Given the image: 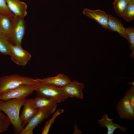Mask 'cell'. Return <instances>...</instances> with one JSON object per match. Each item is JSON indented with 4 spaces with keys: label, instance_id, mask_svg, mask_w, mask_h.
<instances>
[{
    "label": "cell",
    "instance_id": "15",
    "mask_svg": "<svg viewBox=\"0 0 134 134\" xmlns=\"http://www.w3.org/2000/svg\"><path fill=\"white\" fill-rule=\"evenodd\" d=\"M113 119L109 118L107 114H104L102 119L98 120L99 125L101 128L106 127L107 129V134H113L115 130L120 129L122 134H124L127 131L126 127L121 126L120 124L114 123L112 121Z\"/></svg>",
    "mask_w": 134,
    "mask_h": 134
},
{
    "label": "cell",
    "instance_id": "3",
    "mask_svg": "<svg viewBox=\"0 0 134 134\" xmlns=\"http://www.w3.org/2000/svg\"><path fill=\"white\" fill-rule=\"evenodd\" d=\"M35 91L36 97L53 99L57 101L59 103L64 101L68 98L61 87L49 84L39 83Z\"/></svg>",
    "mask_w": 134,
    "mask_h": 134
},
{
    "label": "cell",
    "instance_id": "22",
    "mask_svg": "<svg viewBox=\"0 0 134 134\" xmlns=\"http://www.w3.org/2000/svg\"><path fill=\"white\" fill-rule=\"evenodd\" d=\"M10 124L7 116L0 110V133L7 131Z\"/></svg>",
    "mask_w": 134,
    "mask_h": 134
},
{
    "label": "cell",
    "instance_id": "23",
    "mask_svg": "<svg viewBox=\"0 0 134 134\" xmlns=\"http://www.w3.org/2000/svg\"><path fill=\"white\" fill-rule=\"evenodd\" d=\"M64 112V110L61 109H58L54 114L52 118L47 122L43 130L42 134H47L48 133L52 125L54 122L56 117Z\"/></svg>",
    "mask_w": 134,
    "mask_h": 134
},
{
    "label": "cell",
    "instance_id": "18",
    "mask_svg": "<svg viewBox=\"0 0 134 134\" xmlns=\"http://www.w3.org/2000/svg\"><path fill=\"white\" fill-rule=\"evenodd\" d=\"M130 0H115L113 5L115 12L120 17H123Z\"/></svg>",
    "mask_w": 134,
    "mask_h": 134
},
{
    "label": "cell",
    "instance_id": "14",
    "mask_svg": "<svg viewBox=\"0 0 134 134\" xmlns=\"http://www.w3.org/2000/svg\"><path fill=\"white\" fill-rule=\"evenodd\" d=\"M10 10L16 16L24 18L27 14L26 3L19 0H5Z\"/></svg>",
    "mask_w": 134,
    "mask_h": 134
},
{
    "label": "cell",
    "instance_id": "12",
    "mask_svg": "<svg viewBox=\"0 0 134 134\" xmlns=\"http://www.w3.org/2000/svg\"><path fill=\"white\" fill-rule=\"evenodd\" d=\"M83 13L88 17L93 19L106 29H108V15L105 12L100 10H92L84 9Z\"/></svg>",
    "mask_w": 134,
    "mask_h": 134
},
{
    "label": "cell",
    "instance_id": "20",
    "mask_svg": "<svg viewBox=\"0 0 134 134\" xmlns=\"http://www.w3.org/2000/svg\"><path fill=\"white\" fill-rule=\"evenodd\" d=\"M123 17L126 21L130 22L134 18V1L130 0Z\"/></svg>",
    "mask_w": 134,
    "mask_h": 134
},
{
    "label": "cell",
    "instance_id": "16",
    "mask_svg": "<svg viewBox=\"0 0 134 134\" xmlns=\"http://www.w3.org/2000/svg\"><path fill=\"white\" fill-rule=\"evenodd\" d=\"M108 29L110 31L117 32L128 41V37L126 33V28L118 19L111 15H108Z\"/></svg>",
    "mask_w": 134,
    "mask_h": 134
},
{
    "label": "cell",
    "instance_id": "8",
    "mask_svg": "<svg viewBox=\"0 0 134 134\" xmlns=\"http://www.w3.org/2000/svg\"><path fill=\"white\" fill-rule=\"evenodd\" d=\"M57 106L39 109L38 110L30 121L27 124L24 130L34 129L44 120L48 118L55 110Z\"/></svg>",
    "mask_w": 134,
    "mask_h": 134
},
{
    "label": "cell",
    "instance_id": "24",
    "mask_svg": "<svg viewBox=\"0 0 134 134\" xmlns=\"http://www.w3.org/2000/svg\"><path fill=\"white\" fill-rule=\"evenodd\" d=\"M125 95L128 98L131 104L134 108V86H131L126 92Z\"/></svg>",
    "mask_w": 134,
    "mask_h": 134
},
{
    "label": "cell",
    "instance_id": "29",
    "mask_svg": "<svg viewBox=\"0 0 134 134\" xmlns=\"http://www.w3.org/2000/svg\"><path fill=\"white\" fill-rule=\"evenodd\" d=\"M130 0L131 1H134V0Z\"/></svg>",
    "mask_w": 134,
    "mask_h": 134
},
{
    "label": "cell",
    "instance_id": "11",
    "mask_svg": "<svg viewBox=\"0 0 134 134\" xmlns=\"http://www.w3.org/2000/svg\"><path fill=\"white\" fill-rule=\"evenodd\" d=\"M15 16L0 12V33L5 36L8 40L9 38Z\"/></svg>",
    "mask_w": 134,
    "mask_h": 134
},
{
    "label": "cell",
    "instance_id": "25",
    "mask_svg": "<svg viewBox=\"0 0 134 134\" xmlns=\"http://www.w3.org/2000/svg\"><path fill=\"white\" fill-rule=\"evenodd\" d=\"M0 12L8 15L14 14L8 8L5 0H0Z\"/></svg>",
    "mask_w": 134,
    "mask_h": 134
},
{
    "label": "cell",
    "instance_id": "9",
    "mask_svg": "<svg viewBox=\"0 0 134 134\" xmlns=\"http://www.w3.org/2000/svg\"><path fill=\"white\" fill-rule=\"evenodd\" d=\"M116 109L117 113L121 118L130 120L134 119V108L125 95L117 103Z\"/></svg>",
    "mask_w": 134,
    "mask_h": 134
},
{
    "label": "cell",
    "instance_id": "2",
    "mask_svg": "<svg viewBox=\"0 0 134 134\" xmlns=\"http://www.w3.org/2000/svg\"><path fill=\"white\" fill-rule=\"evenodd\" d=\"M39 83L38 78L34 79L15 74L0 77V95L23 85H35Z\"/></svg>",
    "mask_w": 134,
    "mask_h": 134
},
{
    "label": "cell",
    "instance_id": "10",
    "mask_svg": "<svg viewBox=\"0 0 134 134\" xmlns=\"http://www.w3.org/2000/svg\"><path fill=\"white\" fill-rule=\"evenodd\" d=\"M84 87L83 83H80L74 80L67 85L61 87L65 94L68 98H76L82 99L83 93L82 90Z\"/></svg>",
    "mask_w": 134,
    "mask_h": 134
},
{
    "label": "cell",
    "instance_id": "13",
    "mask_svg": "<svg viewBox=\"0 0 134 134\" xmlns=\"http://www.w3.org/2000/svg\"><path fill=\"white\" fill-rule=\"evenodd\" d=\"M38 79L40 84H47L60 87L66 86L71 82L68 76L61 74H59L54 77H49L42 79Z\"/></svg>",
    "mask_w": 134,
    "mask_h": 134
},
{
    "label": "cell",
    "instance_id": "19",
    "mask_svg": "<svg viewBox=\"0 0 134 134\" xmlns=\"http://www.w3.org/2000/svg\"><path fill=\"white\" fill-rule=\"evenodd\" d=\"M11 44L6 37L0 33V53L10 56Z\"/></svg>",
    "mask_w": 134,
    "mask_h": 134
},
{
    "label": "cell",
    "instance_id": "17",
    "mask_svg": "<svg viewBox=\"0 0 134 134\" xmlns=\"http://www.w3.org/2000/svg\"><path fill=\"white\" fill-rule=\"evenodd\" d=\"M34 100L35 105L38 109L57 106V104L59 103L56 100L36 96Z\"/></svg>",
    "mask_w": 134,
    "mask_h": 134
},
{
    "label": "cell",
    "instance_id": "28",
    "mask_svg": "<svg viewBox=\"0 0 134 134\" xmlns=\"http://www.w3.org/2000/svg\"><path fill=\"white\" fill-rule=\"evenodd\" d=\"M127 84H128L130 85L133 86H134V81L132 82H127Z\"/></svg>",
    "mask_w": 134,
    "mask_h": 134
},
{
    "label": "cell",
    "instance_id": "26",
    "mask_svg": "<svg viewBox=\"0 0 134 134\" xmlns=\"http://www.w3.org/2000/svg\"><path fill=\"white\" fill-rule=\"evenodd\" d=\"M33 130L31 129H23L20 134H33Z\"/></svg>",
    "mask_w": 134,
    "mask_h": 134
},
{
    "label": "cell",
    "instance_id": "7",
    "mask_svg": "<svg viewBox=\"0 0 134 134\" xmlns=\"http://www.w3.org/2000/svg\"><path fill=\"white\" fill-rule=\"evenodd\" d=\"M23 105L20 118L21 124L24 129L25 126L35 116L39 109L35 105L34 99H26Z\"/></svg>",
    "mask_w": 134,
    "mask_h": 134
},
{
    "label": "cell",
    "instance_id": "21",
    "mask_svg": "<svg viewBox=\"0 0 134 134\" xmlns=\"http://www.w3.org/2000/svg\"><path fill=\"white\" fill-rule=\"evenodd\" d=\"M126 33L128 37V42L130 44L129 46L132 53L130 55L131 57L134 59V28L133 27L126 28Z\"/></svg>",
    "mask_w": 134,
    "mask_h": 134
},
{
    "label": "cell",
    "instance_id": "5",
    "mask_svg": "<svg viewBox=\"0 0 134 134\" xmlns=\"http://www.w3.org/2000/svg\"><path fill=\"white\" fill-rule=\"evenodd\" d=\"M24 18L22 17L15 16L8 39L9 42L12 45H21L26 27Z\"/></svg>",
    "mask_w": 134,
    "mask_h": 134
},
{
    "label": "cell",
    "instance_id": "27",
    "mask_svg": "<svg viewBox=\"0 0 134 134\" xmlns=\"http://www.w3.org/2000/svg\"><path fill=\"white\" fill-rule=\"evenodd\" d=\"M75 130L73 134H80L82 133V132L79 130L77 127V126L75 123L74 126Z\"/></svg>",
    "mask_w": 134,
    "mask_h": 134
},
{
    "label": "cell",
    "instance_id": "6",
    "mask_svg": "<svg viewBox=\"0 0 134 134\" xmlns=\"http://www.w3.org/2000/svg\"><path fill=\"white\" fill-rule=\"evenodd\" d=\"M11 59L17 64L25 66L30 60L31 56L27 51L24 49L21 46L11 44Z\"/></svg>",
    "mask_w": 134,
    "mask_h": 134
},
{
    "label": "cell",
    "instance_id": "4",
    "mask_svg": "<svg viewBox=\"0 0 134 134\" xmlns=\"http://www.w3.org/2000/svg\"><path fill=\"white\" fill-rule=\"evenodd\" d=\"M39 83L33 85H23L10 90L0 95V100L5 101L12 99L26 98L36 90Z\"/></svg>",
    "mask_w": 134,
    "mask_h": 134
},
{
    "label": "cell",
    "instance_id": "1",
    "mask_svg": "<svg viewBox=\"0 0 134 134\" xmlns=\"http://www.w3.org/2000/svg\"><path fill=\"white\" fill-rule=\"evenodd\" d=\"M26 98L14 99L0 100V110L4 113L14 128L15 134H20L24 129L20 120V109Z\"/></svg>",
    "mask_w": 134,
    "mask_h": 134
}]
</instances>
